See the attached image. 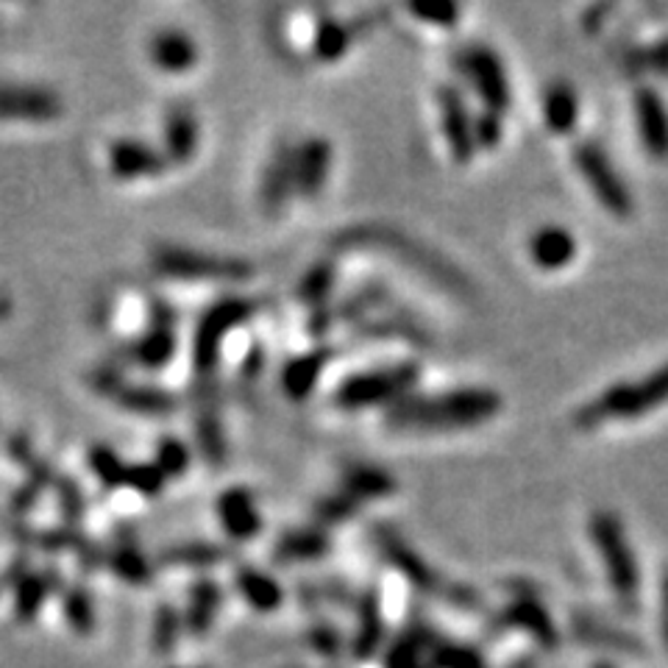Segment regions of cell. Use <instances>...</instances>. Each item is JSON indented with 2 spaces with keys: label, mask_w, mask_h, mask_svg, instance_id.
<instances>
[{
  "label": "cell",
  "mask_w": 668,
  "mask_h": 668,
  "mask_svg": "<svg viewBox=\"0 0 668 668\" xmlns=\"http://www.w3.org/2000/svg\"><path fill=\"white\" fill-rule=\"evenodd\" d=\"M501 396L488 387L404 396L385 412L387 427L396 432H460L499 416Z\"/></svg>",
  "instance_id": "1"
},
{
  "label": "cell",
  "mask_w": 668,
  "mask_h": 668,
  "mask_svg": "<svg viewBox=\"0 0 668 668\" xmlns=\"http://www.w3.org/2000/svg\"><path fill=\"white\" fill-rule=\"evenodd\" d=\"M421 380V365L418 362H393L385 367H367L360 374H351L335 387L331 404L338 410L356 412L380 404H396L398 398L410 396L412 387Z\"/></svg>",
  "instance_id": "2"
},
{
  "label": "cell",
  "mask_w": 668,
  "mask_h": 668,
  "mask_svg": "<svg viewBox=\"0 0 668 668\" xmlns=\"http://www.w3.org/2000/svg\"><path fill=\"white\" fill-rule=\"evenodd\" d=\"M668 401V362L641 382H621L577 410L579 429H593L610 418H638Z\"/></svg>",
  "instance_id": "3"
},
{
  "label": "cell",
  "mask_w": 668,
  "mask_h": 668,
  "mask_svg": "<svg viewBox=\"0 0 668 668\" xmlns=\"http://www.w3.org/2000/svg\"><path fill=\"white\" fill-rule=\"evenodd\" d=\"M385 248V251L396 253V257L407 259L410 265H416L418 271L427 273L432 282L443 284V287H452L460 290V293H465V276L457 271L454 265H449L440 253L429 251V248L418 246V242H412L410 237L398 235V231L387 229V226H362V229H349L340 235L338 248Z\"/></svg>",
  "instance_id": "4"
},
{
  "label": "cell",
  "mask_w": 668,
  "mask_h": 668,
  "mask_svg": "<svg viewBox=\"0 0 668 668\" xmlns=\"http://www.w3.org/2000/svg\"><path fill=\"white\" fill-rule=\"evenodd\" d=\"M151 265L159 276L181 282H246L253 276V265L237 257L193 251L184 246H157Z\"/></svg>",
  "instance_id": "5"
},
{
  "label": "cell",
  "mask_w": 668,
  "mask_h": 668,
  "mask_svg": "<svg viewBox=\"0 0 668 668\" xmlns=\"http://www.w3.org/2000/svg\"><path fill=\"white\" fill-rule=\"evenodd\" d=\"M374 543L376 548L385 554V561L390 563L396 571H401L404 577L410 579L416 588L427 590V593H438V597H445L449 602L460 604V608H471V610L479 608V597H476L474 590L463 588V585L445 582V579L440 577V574L434 571V568L429 566L421 554H418L410 543L404 541L396 530H390V527L385 524L374 527Z\"/></svg>",
  "instance_id": "6"
},
{
  "label": "cell",
  "mask_w": 668,
  "mask_h": 668,
  "mask_svg": "<svg viewBox=\"0 0 668 668\" xmlns=\"http://www.w3.org/2000/svg\"><path fill=\"white\" fill-rule=\"evenodd\" d=\"M253 313H257V304L240 295H226L204 309L193 335V367L201 376H210L215 371L223 340L229 338V331H235L237 326L251 320Z\"/></svg>",
  "instance_id": "7"
},
{
  "label": "cell",
  "mask_w": 668,
  "mask_h": 668,
  "mask_svg": "<svg viewBox=\"0 0 668 668\" xmlns=\"http://www.w3.org/2000/svg\"><path fill=\"white\" fill-rule=\"evenodd\" d=\"M590 537H593L604 566H608V577L613 582L615 593L621 599H635L638 566H635L633 548L626 543L624 527H621L619 518L613 512H593V518H590Z\"/></svg>",
  "instance_id": "8"
},
{
  "label": "cell",
  "mask_w": 668,
  "mask_h": 668,
  "mask_svg": "<svg viewBox=\"0 0 668 668\" xmlns=\"http://www.w3.org/2000/svg\"><path fill=\"white\" fill-rule=\"evenodd\" d=\"M574 165L582 173L585 184L590 188V193L597 195L599 204L615 217H630L633 215V195L626 188L621 176L615 173V168L610 165L608 154L593 143H579L574 148Z\"/></svg>",
  "instance_id": "9"
},
{
  "label": "cell",
  "mask_w": 668,
  "mask_h": 668,
  "mask_svg": "<svg viewBox=\"0 0 668 668\" xmlns=\"http://www.w3.org/2000/svg\"><path fill=\"white\" fill-rule=\"evenodd\" d=\"M90 385L95 387L101 396L112 398L117 407L137 416H170L179 407V398L173 393L162 390V387L148 385H128L117 371L112 367H101L90 376Z\"/></svg>",
  "instance_id": "10"
},
{
  "label": "cell",
  "mask_w": 668,
  "mask_h": 668,
  "mask_svg": "<svg viewBox=\"0 0 668 668\" xmlns=\"http://www.w3.org/2000/svg\"><path fill=\"white\" fill-rule=\"evenodd\" d=\"M460 65H463L465 76H471L476 92L485 101L488 112L494 115H505L512 103L510 81H507V72L501 67V59L485 45H471L460 56Z\"/></svg>",
  "instance_id": "11"
},
{
  "label": "cell",
  "mask_w": 668,
  "mask_h": 668,
  "mask_svg": "<svg viewBox=\"0 0 668 668\" xmlns=\"http://www.w3.org/2000/svg\"><path fill=\"white\" fill-rule=\"evenodd\" d=\"M176 315L165 302H151V326L126 349V356L145 371H162L176 356Z\"/></svg>",
  "instance_id": "12"
},
{
  "label": "cell",
  "mask_w": 668,
  "mask_h": 668,
  "mask_svg": "<svg viewBox=\"0 0 668 668\" xmlns=\"http://www.w3.org/2000/svg\"><path fill=\"white\" fill-rule=\"evenodd\" d=\"M65 115V103L48 87L0 84V121L48 123Z\"/></svg>",
  "instance_id": "13"
},
{
  "label": "cell",
  "mask_w": 668,
  "mask_h": 668,
  "mask_svg": "<svg viewBox=\"0 0 668 668\" xmlns=\"http://www.w3.org/2000/svg\"><path fill=\"white\" fill-rule=\"evenodd\" d=\"M193 429L195 440H199L201 457L212 465V468H220L226 463V432H223V418L220 407H217V390L210 385V380H201V385L193 393Z\"/></svg>",
  "instance_id": "14"
},
{
  "label": "cell",
  "mask_w": 668,
  "mask_h": 668,
  "mask_svg": "<svg viewBox=\"0 0 668 668\" xmlns=\"http://www.w3.org/2000/svg\"><path fill=\"white\" fill-rule=\"evenodd\" d=\"M438 106H440V126H443V137L449 151H452L454 162L468 165L474 159L476 143H474V117H471L468 106H465L463 95L457 87L445 84L438 90Z\"/></svg>",
  "instance_id": "15"
},
{
  "label": "cell",
  "mask_w": 668,
  "mask_h": 668,
  "mask_svg": "<svg viewBox=\"0 0 668 668\" xmlns=\"http://www.w3.org/2000/svg\"><path fill=\"white\" fill-rule=\"evenodd\" d=\"M290 193H295V148L290 143H279L262 170L259 204L268 215H279L287 204Z\"/></svg>",
  "instance_id": "16"
},
{
  "label": "cell",
  "mask_w": 668,
  "mask_h": 668,
  "mask_svg": "<svg viewBox=\"0 0 668 668\" xmlns=\"http://www.w3.org/2000/svg\"><path fill=\"white\" fill-rule=\"evenodd\" d=\"M215 512L226 535L235 537V541H251L262 530V518H259L253 494L248 488H240V485L217 496Z\"/></svg>",
  "instance_id": "17"
},
{
  "label": "cell",
  "mask_w": 668,
  "mask_h": 668,
  "mask_svg": "<svg viewBox=\"0 0 668 668\" xmlns=\"http://www.w3.org/2000/svg\"><path fill=\"white\" fill-rule=\"evenodd\" d=\"M635 123L646 151L655 159H668V109L649 87L635 92Z\"/></svg>",
  "instance_id": "18"
},
{
  "label": "cell",
  "mask_w": 668,
  "mask_h": 668,
  "mask_svg": "<svg viewBox=\"0 0 668 668\" xmlns=\"http://www.w3.org/2000/svg\"><path fill=\"white\" fill-rule=\"evenodd\" d=\"M165 165H168V159L139 139H117V143L109 145V170L123 181L159 176Z\"/></svg>",
  "instance_id": "19"
},
{
  "label": "cell",
  "mask_w": 668,
  "mask_h": 668,
  "mask_svg": "<svg viewBox=\"0 0 668 668\" xmlns=\"http://www.w3.org/2000/svg\"><path fill=\"white\" fill-rule=\"evenodd\" d=\"M331 165V143L326 137H309L295 148V193L315 199L324 190Z\"/></svg>",
  "instance_id": "20"
},
{
  "label": "cell",
  "mask_w": 668,
  "mask_h": 668,
  "mask_svg": "<svg viewBox=\"0 0 668 668\" xmlns=\"http://www.w3.org/2000/svg\"><path fill=\"white\" fill-rule=\"evenodd\" d=\"M199 148V121L188 103H173L165 115V159L188 165Z\"/></svg>",
  "instance_id": "21"
},
{
  "label": "cell",
  "mask_w": 668,
  "mask_h": 668,
  "mask_svg": "<svg viewBox=\"0 0 668 668\" xmlns=\"http://www.w3.org/2000/svg\"><path fill=\"white\" fill-rule=\"evenodd\" d=\"M530 257L541 271H563L577 257V240L563 226H543L530 237Z\"/></svg>",
  "instance_id": "22"
},
{
  "label": "cell",
  "mask_w": 668,
  "mask_h": 668,
  "mask_svg": "<svg viewBox=\"0 0 668 668\" xmlns=\"http://www.w3.org/2000/svg\"><path fill=\"white\" fill-rule=\"evenodd\" d=\"M331 349H313L307 354H298L293 360H287V365L282 367V390L287 393L293 401H304L309 398V393L318 387L320 374L324 367L329 365Z\"/></svg>",
  "instance_id": "23"
},
{
  "label": "cell",
  "mask_w": 668,
  "mask_h": 668,
  "mask_svg": "<svg viewBox=\"0 0 668 668\" xmlns=\"http://www.w3.org/2000/svg\"><path fill=\"white\" fill-rule=\"evenodd\" d=\"M148 56H151V61L162 72L179 76V72H188L190 67L199 61V48H195V43L184 31L170 29L159 31V34L154 36L151 45H148Z\"/></svg>",
  "instance_id": "24"
},
{
  "label": "cell",
  "mask_w": 668,
  "mask_h": 668,
  "mask_svg": "<svg viewBox=\"0 0 668 668\" xmlns=\"http://www.w3.org/2000/svg\"><path fill=\"white\" fill-rule=\"evenodd\" d=\"M329 548L331 541L324 527H302V530L284 532L276 541L273 554L279 563H309L320 561Z\"/></svg>",
  "instance_id": "25"
},
{
  "label": "cell",
  "mask_w": 668,
  "mask_h": 668,
  "mask_svg": "<svg viewBox=\"0 0 668 668\" xmlns=\"http://www.w3.org/2000/svg\"><path fill=\"white\" fill-rule=\"evenodd\" d=\"M340 488L349 490V494L354 496L360 505H365V501L390 499V496L398 490V485H396V479L387 474V471L376 468V465L356 463V465H349V468L343 471Z\"/></svg>",
  "instance_id": "26"
},
{
  "label": "cell",
  "mask_w": 668,
  "mask_h": 668,
  "mask_svg": "<svg viewBox=\"0 0 668 668\" xmlns=\"http://www.w3.org/2000/svg\"><path fill=\"white\" fill-rule=\"evenodd\" d=\"M501 621H505V626H518V630H527L530 635H535L546 649H552V646L557 644V630H554L552 619H548V613L541 608L537 599H516V602L505 610Z\"/></svg>",
  "instance_id": "27"
},
{
  "label": "cell",
  "mask_w": 668,
  "mask_h": 668,
  "mask_svg": "<svg viewBox=\"0 0 668 668\" xmlns=\"http://www.w3.org/2000/svg\"><path fill=\"white\" fill-rule=\"evenodd\" d=\"M543 121H546L548 132L568 134L579 121V98L571 84L557 81L548 87L546 98H543Z\"/></svg>",
  "instance_id": "28"
},
{
  "label": "cell",
  "mask_w": 668,
  "mask_h": 668,
  "mask_svg": "<svg viewBox=\"0 0 668 668\" xmlns=\"http://www.w3.org/2000/svg\"><path fill=\"white\" fill-rule=\"evenodd\" d=\"M237 590L248 599V604L262 613H271L282 604V588L273 582L268 574L257 571V568H240L237 571Z\"/></svg>",
  "instance_id": "29"
},
{
  "label": "cell",
  "mask_w": 668,
  "mask_h": 668,
  "mask_svg": "<svg viewBox=\"0 0 668 668\" xmlns=\"http://www.w3.org/2000/svg\"><path fill=\"white\" fill-rule=\"evenodd\" d=\"M56 585V574H25L18 577V590H14V613L18 619L29 621L39 613L43 602L48 599V593Z\"/></svg>",
  "instance_id": "30"
},
{
  "label": "cell",
  "mask_w": 668,
  "mask_h": 668,
  "mask_svg": "<svg viewBox=\"0 0 668 668\" xmlns=\"http://www.w3.org/2000/svg\"><path fill=\"white\" fill-rule=\"evenodd\" d=\"M226 548L215 543H176L159 554V566H184V568H206L226 561Z\"/></svg>",
  "instance_id": "31"
},
{
  "label": "cell",
  "mask_w": 668,
  "mask_h": 668,
  "mask_svg": "<svg viewBox=\"0 0 668 668\" xmlns=\"http://www.w3.org/2000/svg\"><path fill=\"white\" fill-rule=\"evenodd\" d=\"M106 563L109 568L128 585H145L148 577H151V566L145 561V554L139 552L137 543L128 541L126 535H121V543H117L115 552L109 554Z\"/></svg>",
  "instance_id": "32"
},
{
  "label": "cell",
  "mask_w": 668,
  "mask_h": 668,
  "mask_svg": "<svg viewBox=\"0 0 668 668\" xmlns=\"http://www.w3.org/2000/svg\"><path fill=\"white\" fill-rule=\"evenodd\" d=\"M351 36H354V29L343 23V20H320L318 29H315V39H313V54L318 61H338L340 56L349 50Z\"/></svg>",
  "instance_id": "33"
},
{
  "label": "cell",
  "mask_w": 668,
  "mask_h": 668,
  "mask_svg": "<svg viewBox=\"0 0 668 668\" xmlns=\"http://www.w3.org/2000/svg\"><path fill=\"white\" fill-rule=\"evenodd\" d=\"M335 284H338V268H335V262L324 259V262H318V265H313L304 273V279L298 282V298H302L307 307L320 309L329 302Z\"/></svg>",
  "instance_id": "34"
},
{
  "label": "cell",
  "mask_w": 668,
  "mask_h": 668,
  "mask_svg": "<svg viewBox=\"0 0 668 668\" xmlns=\"http://www.w3.org/2000/svg\"><path fill=\"white\" fill-rule=\"evenodd\" d=\"M217 608H220V588L210 579L199 582L190 593V608H188V626L190 633L204 635L210 624L215 621Z\"/></svg>",
  "instance_id": "35"
},
{
  "label": "cell",
  "mask_w": 668,
  "mask_h": 668,
  "mask_svg": "<svg viewBox=\"0 0 668 668\" xmlns=\"http://www.w3.org/2000/svg\"><path fill=\"white\" fill-rule=\"evenodd\" d=\"M382 641V610L376 593H365L360 599V630H356L354 652L360 657L374 655Z\"/></svg>",
  "instance_id": "36"
},
{
  "label": "cell",
  "mask_w": 668,
  "mask_h": 668,
  "mask_svg": "<svg viewBox=\"0 0 668 668\" xmlns=\"http://www.w3.org/2000/svg\"><path fill=\"white\" fill-rule=\"evenodd\" d=\"M360 510H362L360 501H356L349 490L340 488V490H331V494L320 496V499L315 501L313 516L320 527H335V524H343V521H349V518H354Z\"/></svg>",
  "instance_id": "37"
},
{
  "label": "cell",
  "mask_w": 668,
  "mask_h": 668,
  "mask_svg": "<svg viewBox=\"0 0 668 668\" xmlns=\"http://www.w3.org/2000/svg\"><path fill=\"white\" fill-rule=\"evenodd\" d=\"M87 460H90L92 474L101 479L103 488H123V485H126L128 465L123 463V460L117 457V452H112L109 445H92L90 452H87Z\"/></svg>",
  "instance_id": "38"
},
{
  "label": "cell",
  "mask_w": 668,
  "mask_h": 668,
  "mask_svg": "<svg viewBox=\"0 0 668 668\" xmlns=\"http://www.w3.org/2000/svg\"><path fill=\"white\" fill-rule=\"evenodd\" d=\"M50 482H54V471H50L48 463H39V460H34V463L29 465V476H25L23 488L14 494L12 499V510L14 512H23L29 510L31 505H34L39 496H43L45 488H50Z\"/></svg>",
  "instance_id": "39"
},
{
  "label": "cell",
  "mask_w": 668,
  "mask_h": 668,
  "mask_svg": "<svg viewBox=\"0 0 668 668\" xmlns=\"http://www.w3.org/2000/svg\"><path fill=\"white\" fill-rule=\"evenodd\" d=\"M157 468L162 471L165 479H181L190 468V449L179 438H162L157 443Z\"/></svg>",
  "instance_id": "40"
},
{
  "label": "cell",
  "mask_w": 668,
  "mask_h": 668,
  "mask_svg": "<svg viewBox=\"0 0 668 668\" xmlns=\"http://www.w3.org/2000/svg\"><path fill=\"white\" fill-rule=\"evenodd\" d=\"M65 615L72 624V630L81 635L92 633V624H95V610H92V599L87 590L70 588L65 593Z\"/></svg>",
  "instance_id": "41"
},
{
  "label": "cell",
  "mask_w": 668,
  "mask_h": 668,
  "mask_svg": "<svg viewBox=\"0 0 668 668\" xmlns=\"http://www.w3.org/2000/svg\"><path fill=\"white\" fill-rule=\"evenodd\" d=\"M165 474L157 468V463H139V465H128L126 471V488H134L139 496H154L162 494L165 488Z\"/></svg>",
  "instance_id": "42"
},
{
  "label": "cell",
  "mask_w": 668,
  "mask_h": 668,
  "mask_svg": "<svg viewBox=\"0 0 668 668\" xmlns=\"http://www.w3.org/2000/svg\"><path fill=\"white\" fill-rule=\"evenodd\" d=\"M423 644H427L423 635H404V638L393 646L390 657H387V668H423V652H427Z\"/></svg>",
  "instance_id": "43"
},
{
  "label": "cell",
  "mask_w": 668,
  "mask_h": 668,
  "mask_svg": "<svg viewBox=\"0 0 668 668\" xmlns=\"http://www.w3.org/2000/svg\"><path fill=\"white\" fill-rule=\"evenodd\" d=\"M56 496H59V505L65 518L70 524H79L81 512H84V494L76 485V479H59L56 482Z\"/></svg>",
  "instance_id": "44"
},
{
  "label": "cell",
  "mask_w": 668,
  "mask_h": 668,
  "mask_svg": "<svg viewBox=\"0 0 668 668\" xmlns=\"http://www.w3.org/2000/svg\"><path fill=\"white\" fill-rule=\"evenodd\" d=\"M176 638H179V613L170 608H162L157 613V626H154V644H157L159 652H170Z\"/></svg>",
  "instance_id": "45"
},
{
  "label": "cell",
  "mask_w": 668,
  "mask_h": 668,
  "mask_svg": "<svg viewBox=\"0 0 668 668\" xmlns=\"http://www.w3.org/2000/svg\"><path fill=\"white\" fill-rule=\"evenodd\" d=\"M410 14H416L418 20L429 25H440V29H454L460 18V9L452 7V3H440V7H418V3H410Z\"/></svg>",
  "instance_id": "46"
},
{
  "label": "cell",
  "mask_w": 668,
  "mask_h": 668,
  "mask_svg": "<svg viewBox=\"0 0 668 668\" xmlns=\"http://www.w3.org/2000/svg\"><path fill=\"white\" fill-rule=\"evenodd\" d=\"M474 143L476 148H496L501 143V115L482 112L474 117Z\"/></svg>",
  "instance_id": "47"
},
{
  "label": "cell",
  "mask_w": 668,
  "mask_h": 668,
  "mask_svg": "<svg viewBox=\"0 0 668 668\" xmlns=\"http://www.w3.org/2000/svg\"><path fill=\"white\" fill-rule=\"evenodd\" d=\"M434 668H482L479 657L460 646H440L432 657Z\"/></svg>",
  "instance_id": "48"
},
{
  "label": "cell",
  "mask_w": 668,
  "mask_h": 668,
  "mask_svg": "<svg viewBox=\"0 0 668 668\" xmlns=\"http://www.w3.org/2000/svg\"><path fill=\"white\" fill-rule=\"evenodd\" d=\"M262 367H265V354H262V349L259 346H251V351H248V356L242 360L240 365V382L242 385H251V382H257L259 376H262Z\"/></svg>",
  "instance_id": "49"
},
{
  "label": "cell",
  "mask_w": 668,
  "mask_h": 668,
  "mask_svg": "<svg viewBox=\"0 0 668 668\" xmlns=\"http://www.w3.org/2000/svg\"><path fill=\"white\" fill-rule=\"evenodd\" d=\"M313 644L324 652H335L338 649V633L329 630V626H318L313 633Z\"/></svg>",
  "instance_id": "50"
},
{
  "label": "cell",
  "mask_w": 668,
  "mask_h": 668,
  "mask_svg": "<svg viewBox=\"0 0 668 668\" xmlns=\"http://www.w3.org/2000/svg\"><path fill=\"white\" fill-rule=\"evenodd\" d=\"M644 61H655V65L666 67L668 65V39L666 43L657 45L655 50H649V56H644Z\"/></svg>",
  "instance_id": "51"
},
{
  "label": "cell",
  "mask_w": 668,
  "mask_h": 668,
  "mask_svg": "<svg viewBox=\"0 0 668 668\" xmlns=\"http://www.w3.org/2000/svg\"><path fill=\"white\" fill-rule=\"evenodd\" d=\"M12 579H18V574H14V571H9V574H3V577H0V597H3V590L12 585Z\"/></svg>",
  "instance_id": "52"
},
{
  "label": "cell",
  "mask_w": 668,
  "mask_h": 668,
  "mask_svg": "<svg viewBox=\"0 0 668 668\" xmlns=\"http://www.w3.org/2000/svg\"><path fill=\"white\" fill-rule=\"evenodd\" d=\"M599 668H608V666H599Z\"/></svg>",
  "instance_id": "53"
}]
</instances>
